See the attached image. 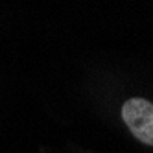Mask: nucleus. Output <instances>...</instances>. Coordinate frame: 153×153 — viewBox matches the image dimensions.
<instances>
[{
	"mask_svg": "<svg viewBox=\"0 0 153 153\" xmlns=\"http://www.w3.org/2000/svg\"><path fill=\"white\" fill-rule=\"evenodd\" d=\"M122 120L135 138L153 146V103L144 98H131L122 105Z\"/></svg>",
	"mask_w": 153,
	"mask_h": 153,
	"instance_id": "nucleus-1",
	"label": "nucleus"
}]
</instances>
